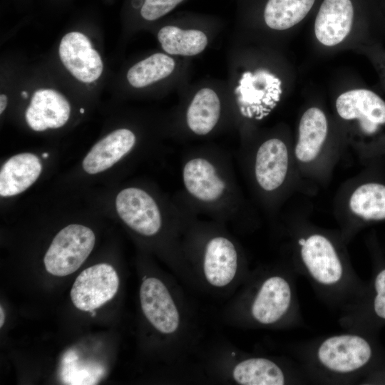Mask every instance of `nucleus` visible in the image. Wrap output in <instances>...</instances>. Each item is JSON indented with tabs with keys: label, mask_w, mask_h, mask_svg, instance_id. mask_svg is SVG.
Returning a JSON list of instances; mask_svg holds the SVG:
<instances>
[{
	"label": "nucleus",
	"mask_w": 385,
	"mask_h": 385,
	"mask_svg": "<svg viewBox=\"0 0 385 385\" xmlns=\"http://www.w3.org/2000/svg\"><path fill=\"white\" fill-rule=\"evenodd\" d=\"M185 207L182 245L186 274L196 273L209 289L225 291L246 275L240 249L224 225L200 220L187 205Z\"/></svg>",
	"instance_id": "obj_1"
},
{
	"label": "nucleus",
	"mask_w": 385,
	"mask_h": 385,
	"mask_svg": "<svg viewBox=\"0 0 385 385\" xmlns=\"http://www.w3.org/2000/svg\"><path fill=\"white\" fill-rule=\"evenodd\" d=\"M180 199L195 213L233 223L240 198L230 158L222 151H190L183 159Z\"/></svg>",
	"instance_id": "obj_2"
},
{
	"label": "nucleus",
	"mask_w": 385,
	"mask_h": 385,
	"mask_svg": "<svg viewBox=\"0 0 385 385\" xmlns=\"http://www.w3.org/2000/svg\"><path fill=\"white\" fill-rule=\"evenodd\" d=\"M297 245V273L326 304L342 311L362 296L364 285L329 237L312 232L300 237Z\"/></svg>",
	"instance_id": "obj_3"
},
{
	"label": "nucleus",
	"mask_w": 385,
	"mask_h": 385,
	"mask_svg": "<svg viewBox=\"0 0 385 385\" xmlns=\"http://www.w3.org/2000/svg\"><path fill=\"white\" fill-rule=\"evenodd\" d=\"M346 330L321 337L298 351L308 381L320 384H353L372 363L374 349L361 331Z\"/></svg>",
	"instance_id": "obj_4"
},
{
	"label": "nucleus",
	"mask_w": 385,
	"mask_h": 385,
	"mask_svg": "<svg viewBox=\"0 0 385 385\" xmlns=\"http://www.w3.org/2000/svg\"><path fill=\"white\" fill-rule=\"evenodd\" d=\"M294 272L270 270L248 279L239 301V317L250 327L282 329L302 323Z\"/></svg>",
	"instance_id": "obj_5"
},
{
	"label": "nucleus",
	"mask_w": 385,
	"mask_h": 385,
	"mask_svg": "<svg viewBox=\"0 0 385 385\" xmlns=\"http://www.w3.org/2000/svg\"><path fill=\"white\" fill-rule=\"evenodd\" d=\"M140 307L146 319L160 334L176 344L186 334L187 319L179 297L158 277H143L140 286Z\"/></svg>",
	"instance_id": "obj_6"
},
{
	"label": "nucleus",
	"mask_w": 385,
	"mask_h": 385,
	"mask_svg": "<svg viewBox=\"0 0 385 385\" xmlns=\"http://www.w3.org/2000/svg\"><path fill=\"white\" fill-rule=\"evenodd\" d=\"M183 207L180 219L165 220V215L157 201L145 190L136 187L122 190L116 196V211L123 222L141 236L153 237L163 232L165 227L184 233L180 229L165 225L184 227L186 223V211Z\"/></svg>",
	"instance_id": "obj_7"
},
{
	"label": "nucleus",
	"mask_w": 385,
	"mask_h": 385,
	"mask_svg": "<svg viewBox=\"0 0 385 385\" xmlns=\"http://www.w3.org/2000/svg\"><path fill=\"white\" fill-rule=\"evenodd\" d=\"M95 245V235L88 227L72 224L53 238L43 263L46 271L63 277L76 272L87 259Z\"/></svg>",
	"instance_id": "obj_8"
},
{
	"label": "nucleus",
	"mask_w": 385,
	"mask_h": 385,
	"mask_svg": "<svg viewBox=\"0 0 385 385\" xmlns=\"http://www.w3.org/2000/svg\"><path fill=\"white\" fill-rule=\"evenodd\" d=\"M228 376L240 385H284L308 381L300 365L265 356H246L235 361Z\"/></svg>",
	"instance_id": "obj_9"
},
{
	"label": "nucleus",
	"mask_w": 385,
	"mask_h": 385,
	"mask_svg": "<svg viewBox=\"0 0 385 385\" xmlns=\"http://www.w3.org/2000/svg\"><path fill=\"white\" fill-rule=\"evenodd\" d=\"M119 277L113 266L101 263L83 270L76 277L71 289L74 306L82 311H93L116 294Z\"/></svg>",
	"instance_id": "obj_10"
},
{
	"label": "nucleus",
	"mask_w": 385,
	"mask_h": 385,
	"mask_svg": "<svg viewBox=\"0 0 385 385\" xmlns=\"http://www.w3.org/2000/svg\"><path fill=\"white\" fill-rule=\"evenodd\" d=\"M60 58L66 68L78 81L91 83L101 75L103 65L99 53L82 33L73 31L61 39Z\"/></svg>",
	"instance_id": "obj_11"
},
{
	"label": "nucleus",
	"mask_w": 385,
	"mask_h": 385,
	"mask_svg": "<svg viewBox=\"0 0 385 385\" xmlns=\"http://www.w3.org/2000/svg\"><path fill=\"white\" fill-rule=\"evenodd\" d=\"M338 114L345 120L357 119L363 130L372 133L385 123V102L375 93L366 89L351 90L337 99Z\"/></svg>",
	"instance_id": "obj_12"
},
{
	"label": "nucleus",
	"mask_w": 385,
	"mask_h": 385,
	"mask_svg": "<svg viewBox=\"0 0 385 385\" xmlns=\"http://www.w3.org/2000/svg\"><path fill=\"white\" fill-rule=\"evenodd\" d=\"M289 167L288 150L284 143L270 138L258 148L254 162V176L257 185L266 192L279 188L284 182Z\"/></svg>",
	"instance_id": "obj_13"
},
{
	"label": "nucleus",
	"mask_w": 385,
	"mask_h": 385,
	"mask_svg": "<svg viewBox=\"0 0 385 385\" xmlns=\"http://www.w3.org/2000/svg\"><path fill=\"white\" fill-rule=\"evenodd\" d=\"M70 113V104L60 93L52 89H39L34 93L25 117L31 128L43 131L64 125Z\"/></svg>",
	"instance_id": "obj_14"
},
{
	"label": "nucleus",
	"mask_w": 385,
	"mask_h": 385,
	"mask_svg": "<svg viewBox=\"0 0 385 385\" xmlns=\"http://www.w3.org/2000/svg\"><path fill=\"white\" fill-rule=\"evenodd\" d=\"M353 18L350 0H324L314 23L317 38L327 46L341 43L351 30Z\"/></svg>",
	"instance_id": "obj_15"
},
{
	"label": "nucleus",
	"mask_w": 385,
	"mask_h": 385,
	"mask_svg": "<svg viewBox=\"0 0 385 385\" xmlns=\"http://www.w3.org/2000/svg\"><path fill=\"white\" fill-rule=\"evenodd\" d=\"M136 143L129 129L113 131L96 143L83 160V168L89 174L103 172L128 154Z\"/></svg>",
	"instance_id": "obj_16"
},
{
	"label": "nucleus",
	"mask_w": 385,
	"mask_h": 385,
	"mask_svg": "<svg viewBox=\"0 0 385 385\" xmlns=\"http://www.w3.org/2000/svg\"><path fill=\"white\" fill-rule=\"evenodd\" d=\"M42 165L34 154L24 153L10 158L0 171V195L10 197L29 188L38 178Z\"/></svg>",
	"instance_id": "obj_17"
},
{
	"label": "nucleus",
	"mask_w": 385,
	"mask_h": 385,
	"mask_svg": "<svg viewBox=\"0 0 385 385\" xmlns=\"http://www.w3.org/2000/svg\"><path fill=\"white\" fill-rule=\"evenodd\" d=\"M327 134V121L322 111L310 108L304 112L299 125L295 147L297 158L303 163L312 161L318 155Z\"/></svg>",
	"instance_id": "obj_18"
},
{
	"label": "nucleus",
	"mask_w": 385,
	"mask_h": 385,
	"mask_svg": "<svg viewBox=\"0 0 385 385\" xmlns=\"http://www.w3.org/2000/svg\"><path fill=\"white\" fill-rule=\"evenodd\" d=\"M221 113L220 101L212 89L204 88L196 93L186 111V125L196 135L204 136L213 130Z\"/></svg>",
	"instance_id": "obj_19"
},
{
	"label": "nucleus",
	"mask_w": 385,
	"mask_h": 385,
	"mask_svg": "<svg viewBox=\"0 0 385 385\" xmlns=\"http://www.w3.org/2000/svg\"><path fill=\"white\" fill-rule=\"evenodd\" d=\"M163 49L169 54L195 56L207 44L205 33L196 29L184 30L174 26L163 27L158 34Z\"/></svg>",
	"instance_id": "obj_20"
},
{
	"label": "nucleus",
	"mask_w": 385,
	"mask_h": 385,
	"mask_svg": "<svg viewBox=\"0 0 385 385\" xmlns=\"http://www.w3.org/2000/svg\"><path fill=\"white\" fill-rule=\"evenodd\" d=\"M315 0H268L264 10L266 24L274 30H286L300 22Z\"/></svg>",
	"instance_id": "obj_21"
},
{
	"label": "nucleus",
	"mask_w": 385,
	"mask_h": 385,
	"mask_svg": "<svg viewBox=\"0 0 385 385\" xmlns=\"http://www.w3.org/2000/svg\"><path fill=\"white\" fill-rule=\"evenodd\" d=\"M349 207L354 215L362 219H385V186L366 183L358 187L351 195Z\"/></svg>",
	"instance_id": "obj_22"
},
{
	"label": "nucleus",
	"mask_w": 385,
	"mask_h": 385,
	"mask_svg": "<svg viewBox=\"0 0 385 385\" xmlns=\"http://www.w3.org/2000/svg\"><path fill=\"white\" fill-rule=\"evenodd\" d=\"M175 62L163 53H155L133 66L128 71L127 79L135 88H143L168 76L174 70Z\"/></svg>",
	"instance_id": "obj_23"
},
{
	"label": "nucleus",
	"mask_w": 385,
	"mask_h": 385,
	"mask_svg": "<svg viewBox=\"0 0 385 385\" xmlns=\"http://www.w3.org/2000/svg\"><path fill=\"white\" fill-rule=\"evenodd\" d=\"M371 291L368 309L376 319L385 322V268L376 272Z\"/></svg>",
	"instance_id": "obj_24"
},
{
	"label": "nucleus",
	"mask_w": 385,
	"mask_h": 385,
	"mask_svg": "<svg viewBox=\"0 0 385 385\" xmlns=\"http://www.w3.org/2000/svg\"><path fill=\"white\" fill-rule=\"evenodd\" d=\"M184 0H144L140 16L147 21H154L165 16Z\"/></svg>",
	"instance_id": "obj_25"
},
{
	"label": "nucleus",
	"mask_w": 385,
	"mask_h": 385,
	"mask_svg": "<svg viewBox=\"0 0 385 385\" xmlns=\"http://www.w3.org/2000/svg\"><path fill=\"white\" fill-rule=\"evenodd\" d=\"M8 98L5 94L0 96V113H2L7 106Z\"/></svg>",
	"instance_id": "obj_26"
},
{
	"label": "nucleus",
	"mask_w": 385,
	"mask_h": 385,
	"mask_svg": "<svg viewBox=\"0 0 385 385\" xmlns=\"http://www.w3.org/2000/svg\"><path fill=\"white\" fill-rule=\"evenodd\" d=\"M0 327H2L5 321V314L1 305L0 307Z\"/></svg>",
	"instance_id": "obj_27"
},
{
	"label": "nucleus",
	"mask_w": 385,
	"mask_h": 385,
	"mask_svg": "<svg viewBox=\"0 0 385 385\" xmlns=\"http://www.w3.org/2000/svg\"><path fill=\"white\" fill-rule=\"evenodd\" d=\"M21 96H22L24 98H27V97H28V93H27V92H26V91H22V92H21Z\"/></svg>",
	"instance_id": "obj_28"
},
{
	"label": "nucleus",
	"mask_w": 385,
	"mask_h": 385,
	"mask_svg": "<svg viewBox=\"0 0 385 385\" xmlns=\"http://www.w3.org/2000/svg\"><path fill=\"white\" fill-rule=\"evenodd\" d=\"M42 156L43 158H46L48 156V154L47 153H43Z\"/></svg>",
	"instance_id": "obj_29"
},
{
	"label": "nucleus",
	"mask_w": 385,
	"mask_h": 385,
	"mask_svg": "<svg viewBox=\"0 0 385 385\" xmlns=\"http://www.w3.org/2000/svg\"><path fill=\"white\" fill-rule=\"evenodd\" d=\"M80 113H84V109H83V108H81V109H80Z\"/></svg>",
	"instance_id": "obj_30"
}]
</instances>
